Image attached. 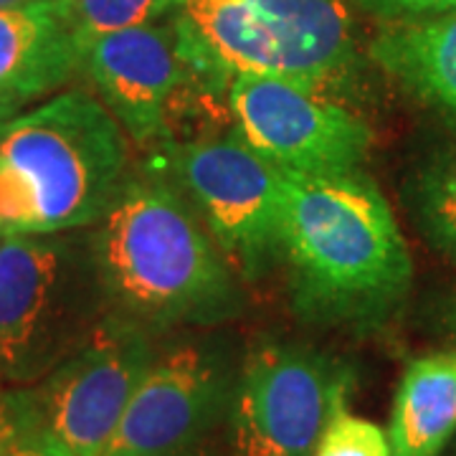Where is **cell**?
I'll return each instance as SVG.
<instances>
[{
  "label": "cell",
  "mask_w": 456,
  "mask_h": 456,
  "mask_svg": "<svg viewBox=\"0 0 456 456\" xmlns=\"http://www.w3.org/2000/svg\"><path fill=\"white\" fill-rule=\"evenodd\" d=\"M368 13L391 20H413L456 13V0H350Z\"/></svg>",
  "instance_id": "d6986e66"
},
{
  "label": "cell",
  "mask_w": 456,
  "mask_h": 456,
  "mask_svg": "<svg viewBox=\"0 0 456 456\" xmlns=\"http://www.w3.org/2000/svg\"><path fill=\"white\" fill-rule=\"evenodd\" d=\"M0 391H3V378H0Z\"/></svg>",
  "instance_id": "7402d4cb"
},
{
  "label": "cell",
  "mask_w": 456,
  "mask_h": 456,
  "mask_svg": "<svg viewBox=\"0 0 456 456\" xmlns=\"http://www.w3.org/2000/svg\"><path fill=\"white\" fill-rule=\"evenodd\" d=\"M406 200L426 241L456 256V152L431 160L408 180Z\"/></svg>",
  "instance_id": "9a60e30c"
},
{
  "label": "cell",
  "mask_w": 456,
  "mask_h": 456,
  "mask_svg": "<svg viewBox=\"0 0 456 456\" xmlns=\"http://www.w3.org/2000/svg\"><path fill=\"white\" fill-rule=\"evenodd\" d=\"M82 71L66 0L0 8V125L28 112Z\"/></svg>",
  "instance_id": "8fae6325"
},
{
  "label": "cell",
  "mask_w": 456,
  "mask_h": 456,
  "mask_svg": "<svg viewBox=\"0 0 456 456\" xmlns=\"http://www.w3.org/2000/svg\"><path fill=\"white\" fill-rule=\"evenodd\" d=\"M147 167L188 198L239 277L254 281L281 259V173L239 132L165 142Z\"/></svg>",
  "instance_id": "5b68a950"
},
{
  "label": "cell",
  "mask_w": 456,
  "mask_h": 456,
  "mask_svg": "<svg viewBox=\"0 0 456 456\" xmlns=\"http://www.w3.org/2000/svg\"><path fill=\"white\" fill-rule=\"evenodd\" d=\"M107 314L89 233L0 228L3 380H44Z\"/></svg>",
  "instance_id": "277c9868"
},
{
  "label": "cell",
  "mask_w": 456,
  "mask_h": 456,
  "mask_svg": "<svg viewBox=\"0 0 456 456\" xmlns=\"http://www.w3.org/2000/svg\"><path fill=\"white\" fill-rule=\"evenodd\" d=\"M274 44V77L327 97L358 74V38L350 0H251Z\"/></svg>",
  "instance_id": "7c38bea8"
},
{
  "label": "cell",
  "mask_w": 456,
  "mask_h": 456,
  "mask_svg": "<svg viewBox=\"0 0 456 456\" xmlns=\"http://www.w3.org/2000/svg\"><path fill=\"white\" fill-rule=\"evenodd\" d=\"M281 173L279 256L299 317L375 327L401 307L413 264L388 200L365 173Z\"/></svg>",
  "instance_id": "6da1fadb"
},
{
  "label": "cell",
  "mask_w": 456,
  "mask_h": 456,
  "mask_svg": "<svg viewBox=\"0 0 456 456\" xmlns=\"http://www.w3.org/2000/svg\"><path fill=\"white\" fill-rule=\"evenodd\" d=\"M368 56L456 125V13L395 20L368 44Z\"/></svg>",
  "instance_id": "4fadbf2b"
},
{
  "label": "cell",
  "mask_w": 456,
  "mask_h": 456,
  "mask_svg": "<svg viewBox=\"0 0 456 456\" xmlns=\"http://www.w3.org/2000/svg\"><path fill=\"white\" fill-rule=\"evenodd\" d=\"M79 41L178 13L185 0H66Z\"/></svg>",
  "instance_id": "2e32d148"
},
{
  "label": "cell",
  "mask_w": 456,
  "mask_h": 456,
  "mask_svg": "<svg viewBox=\"0 0 456 456\" xmlns=\"http://www.w3.org/2000/svg\"><path fill=\"white\" fill-rule=\"evenodd\" d=\"M130 137L86 89L44 99L0 125L3 224L86 231L130 183Z\"/></svg>",
  "instance_id": "3957f363"
},
{
  "label": "cell",
  "mask_w": 456,
  "mask_h": 456,
  "mask_svg": "<svg viewBox=\"0 0 456 456\" xmlns=\"http://www.w3.org/2000/svg\"><path fill=\"white\" fill-rule=\"evenodd\" d=\"M0 228H3V224H0Z\"/></svg>",
  "instance_id": "603a6c76"
},
{
  "label": "cell",
  "mask_w": 456,
  "mask_h": 456,
  "mask_svg": "<svg viewBox=\"0 0 456 456\" xmlns=\"http://www.w3.org/2000/svg\"><path fill=\"white\" fill-rule=\"evenodd\" d=\"M347 391L350 373L338 360L299 342H261L231 395L233 454L312 456Z\"/></svg>",
  "instance_id": "8992f818"
},
{
  "label": "cell",
  "mask_w": 456,
  "mask_h": 456,
  "mask_svg": "<svg viewBox=\"0 0 456 456\" xmlns=\"http://www.w3.org/2000/svg\"><path fill=\"white\" fill-rule=\"evenodd\" d=\"M31 3H41V0H0V8H20V5H31Z\"/></svg>",
  "instance_id": "44dd1931"
},
{
  "label": "cell",
  "mask_w": 456,
  "mask_h": 456,
  "mask_svg": "<svg viewBox=\"0 0 456 456\" xmlns=\"http://www.w3.org/2000/svg\"><path fill=\"white\" fill-rule=\"evenodd\" d=\"M41 436L31 391H0V456H16Z\"/></svg>",
  "instance_id": "ac0fdd59"
},
{
  "label": "cell",
  "mask_w": 456,
  "mask_h": 456,
  "mask_svg": "<svg viewBox=\"0 0 456 456\" xmlns=\"http://www.w3.org/2000/svg\"><path fill=\"white\" fill-rule=\"evenodd\" d=\"M312 456H391V441L373 421L340 411L327 424Z\"/></svg>",
  "instance_id": "e0dca14e"
},
{
  "label": "cell",
  "mask_w": 456,
  "mask_h": 456,
  "mask_svg": "<svg viewBox=\"0 0 456 456\" xmlns=\"http://www.w3.org/2000/svg\"><path fill=\"white\" fill-rule=\"evenodd\" d=\"M155 355L150 330L110 312L31 391L44 436L74 456H104Z\"/></svg>",
  "instance_id": "52a82bcc"
},
{
  "label": "cell",
  "mask_w": 456,
  "mask_h": 456,
  "mask_svg": "<svg viewBox=\"0 0 456 456\" xmlns=\"http://www.w3.org/2000/svg\"><path fill=\"white\" fill-rule=\"evenodd\" d=\"M89 241L110 312L150 332L221 325L241 312L239 274L188 198L152 167L132 175Z\"/></svg>",
  "instance_id": "7a4b0ae2"
},
{
  "label": "cell",
  "mask_w": 456,
  "mask_h": 456,
  "mask_svg": "<svg viewBox=\"0 0 456 456\" xmlns=\"http://www.w3.org/2000/svg\"><path fill=\"white\" fill-rule=\"evenodd\" d=\"M82 74L132 145L155 150L173 142V110L180 94L200 82L183 49L178 13L84 38Z\"/></svg>",
  "instance_id": "30bf717a"
},
{
  "label": "cell",
  "mask_w": 456,
  "mask_h": 456,
  "mask_svg": "<svg viewBox=\"0 0 456 456\" xmlns=\"http://www.w3.org/2000/svg\"><path fill=\"white\" fill-rule=\"evenodd\" d=\"M16 456H74L66 452L61 444H56L49 436H41V439H36L33 444H28L26 449H20Z\"/></svg>",
  "instance_id": "ffe728a7"
},
{
  "label": "cell",
  "mask_w": 456,
  "mask_h": 456,
  "mask_svg": "<svg viewBox=\"0 0 456 456\" xmlns=\"http://www.w3.org/2000/svg\"><path fill=\"white\" fill-rule=\"evenodd\" d=\"M226 353L211 340H185L155 355L104 456H193L231 408Z\"/></svg>",
  "instance_id": "9c48e42d"
},
{
  "label": "cell",
  "mask_w": 456,
  "mask_h": 456,
  "mask_svg": "<svg viewBox=\"0 0 456 456\" xmlns=\"http://www.w3.org/2000/svg\"><path fill=\"white\" fill-rule=\"evenodd\" d=\"M228 110L246 145L284 173H353L373 142L362 117L335 97L281 77H233Z\"/></svg>",
  "instance_id": "ba28073f"
},
{
  "label": "cell",
  "mask_w": 456,
  "mask_h": 456,
  "mask_svg": "<svg viewBox=\"0 0 456 456\" xmlns=\"http://www.w3.org/2000/svg\"><path fill=\"white\" fill-rule=\"evenodd\" d=\"M456 431V355L413 360L398 383L391 456H439Z\"/></svg>",
  "instance_id": "5bb4252c"
}]
</instances>
